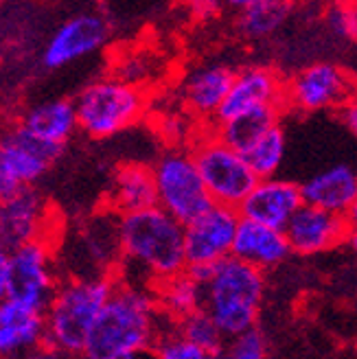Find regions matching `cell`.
Here are the masks:
<instances>
[{
  "label": "cell",
  "mask_w": 357,
  "mask_h": 359,
  "mask_svg": "<svg viewBox=\"0 0 357 359\" xmlns=\"http://www.w3.org/2000/svg\"><path fill=\"white\" fill-rule=\"evenodd\" d=\"M235 75L226 66L198 68L184 83V99L193 112L204 116H217L233 88Z\"/></svg>",
  "instance_id": "22"
},
{
  "label": "cell",
  "mask_w": 357,
  "mask_h": 359,
  "mask_svg": "<svg viewBox=\"0 0 357 359\" xmlns=\"http://www.w3.org/2000/svg\"><path fill=\"white\" fill-rule=\"evenodd\" d=\"M329 25L335 33L357 40V5H337L329 11Z\"/></svg>",
  "instance_id": "30"
},
{
  "label": "cell",
  "mask_w": 357,
  "mask_h": 359,
  "mask_svg": "<svg viewBox=\"0 0 357 359\" xmlns=\"http://www.w3.org/2000/svg\"><path fill=\"white\" fill-rule=\"evenodd\" d=\"M283 232L288 237L292 252L309 257L327 252L346 241L351 228L342 215L302 204Z\"/></svg>",
  "instance_id": "14"
},
{
  "label": "cell",
  "mask_w": 357,
  "mask_h": 359,
  "mask_svg": "<svg viewBox=\"0 0 357 359\" xmlns=\"http://www.w3.org/2000/svg\"><path fill=\"white\" fill-rule=\"evenodd\" d=\"M226 353L233 359H267V344L261 331L250 329L226 342Z\"/></svg>",
  "instance_id": "28"
},
{
  "label": "cell",
  "mask_w": 357,
  "mask_h": 359,
  "mask_svg": "<svg viewBox=\"0 0 357 359\" xmlns=\"http://www.w3.org/2000/svg\"><path fill=\"white\" fill-rule=\"evenodd\" d=\"M353 99V81L342 68L333 64L307 66L285 88V105L302 112L325 107H342Z\"/></svg>",
  "instance_id": "12"
},
{
  "label": "cell",
  "mask_w": 357,
  "mask_h": 359,
  "mask_svg": "<svg viewBox=\"0 0 357 359\" xmlns=\"http://www.w3.org/2000/svg\"><path fill=\"white\" fill-rule=\"evenodd\" d=\"M42 346H46L44 313L0 300V359H20Z\"/></svg>",
  "instance_id": "17"
},
{
  "label": "cell",
  "mask_w": 357,
  "mask_h": 359,
  "mask_svg": "<svg viewBox=\"0 0 357 359\" xmlns=\"http://www.w3.org/2000/svg\"><path fill=\"white\" fill-rule=\"evenodd\" d=\"M204 311L230 339L255 329L261 311L265 278L263 272L235 257L213 267L210 278L202 285Z\"/></svg>",
  "instance_id": "4"
},
{
  "label": "cell",
  "mask_w": 357,
  "mask_h": 359,
  "mask_svg": "<svg viewBox=\"0 0 357 359\" xmlns=\"http://www.w3.org/2000/svg\"><path fill=\"white\" fill-rule=\"evenodd\" d=\"M290 255H292V248L283 230H274L257 222L241 219L237 237H235V245H233L235 259L263 272L267 267L278 265Z\"/></svg>",
  "instance_id": "19"
},
{
  "label": "cell",
  "mask_w": 357,
  "mask_h": 359,
  "mask_svg": "<svg viewBox=\"0 0 357 359\" xmlns=\"http://www.w3.org/2000/svg\"><path fill=\"white\" fill-rule=\"evenodd\" d=\"M79 130L90 138H110L134 125L145 112L142 90L121 77L88 83L75 99Z\"/></svg>",
  "instance_id": "5"
},
{
  "label": "cell",
  "mask_w": 357,
  "mask_h": 359,
  "mask_svg": "<svg viewBox=\"0 0 357 359\" xmlns=\"http://www.w3.org/2000/svg\"><path fill=\"white\" fill-rule=\"evenodd\" d=\"M108 202L119 217L158 206L154 167L142 163H125L116 167L108 191Z\"/></svg>",
  "instance_id": "18"
},
{
  "label": "cell",
  "mask_w": 357,
  "mask_h": 359,
  "mask_svg": "<svg viewBox=\"0 0 357 359\" xmlns=\"http://www.w3.org/2000/svg\"><path fill=\"white\" fill-rule=\"evenodd\" d=\"M156 302L169 320L180 322L204 307V290L189 272L163 280L156 290Z\"/></svg>",
  "instance_id": "24"
},
{
  "label": "cell",
  "mask_w": 357,
  "mask_h": 359,
  "mask_svg": "<svg viewBox=\"0 0 357 359\" xmlns=\"http://www.w3.org/2000/svg\"><path fill=\"white\" fill-rule=\"evenodd\" d=\"M340 116H342V123L346 125V130L353 136H357V99L355 97L340 107Z\"/></svg>",
  "instance_id": "32"
},
{
  "label": "cell",
  "mask_w": 357,
  "mask_h": 359,
  "mask_svg": "<svg viewBox=\"0 0 357 359\" xmlns=\"http://www.w3.org/2000/svg\"><path fill=\"white\" fill-rule=\"evenodd\" d=\"M302 204L305 202H302L300 184L270 177L261 180L252 193L245 197L239 206V215L241 219L257 222L274 230H285Z\"/></svg>",
  "instance_id": "15"
},
{
  "label": "cell",
  "mask_w": 357,
  "mask_h": 359,
  "mask_svg": "<svg viewBox=\"0 0 357 359\" xmlns=\"http://www.w3.org/2000/svg\"><path fill=\"white\" fill-rule=\"evenodd\" d=\"M119 359H160V353H158V346H145V348H140V351H134L130 355H123Z\"/></svg>",
  "instance_id": "34"
},
{
  "label": "cell",
  "mask_w": 357,
  "mask_h": 359,
  "mask_svg": "<svg viewBox=\"0 0 357 359\" xmlns=\"http://www.w3.org/2000/svg\"><path fill=\"white\" fill-rule=\"evenodd\" d=\"M121 259L138 267L145 290L187 272L184 226L160 206L119 219Z\"/></svg>",
  "instance_id": "1"
},
{
  "label": "cell",
  "mask_w": 357,
  "mask_h": 359,
  "mask_svg": "<svg viewBox=\"0 0 357 359\" xmlns=\"http://www.w3.org/2000/svg\"><path fill=\"white\" fill-rule=\"evenodd\" d=\"M346 243L351 245V250L357 255V228H353L351 232H349V239H346Z\"/></svg>",
  "instance_id": "36"
},
{
  "label": "cell",
  "mask_w": 357,
  "mask_h": 359,
  "mask_svg": "<svg viewBox=\"0 0 357 359\" xmlns=\"http://www.w3.org/2000/svg\"><path fill=\"white\" fill-rule=\"evenodd\" d=\"M9 259H11V248L7 245V241L3 237H0V300H5V294H7Z\"/></svg>",
  "instance_id": "31"
},
{
  "label": "cell",
  "mask_w": 357,
  "mask_h": 359,
  "mask_svg": "<svg viewBox=\"0 0 357 359\" xmlns=\"http://www.w3.org/2000/svg\"><path fill=\"white\" fill-rule=\"evenodd\" d=\"M285 88H288V83L270 68L252 66L239 70L220 114L215 116V123H226L239 114L270 105L288 107L285 105Z\"/></svg>",
  "instance_id": "13"
},
{
  "label": "cell",
  "mask_w": 357,
  "mask_h": 359,
  "mask_svg": "<svg viewBox=\"0 0 357 359\" xmlns=\"http://www.w3.org/2000/svg\"><path fill=\"white\" fill-rule=\"evenodd\" d=\"M46 226L48 206L33 187L18 191L0 202V237L11 250L33 241H44Z\"/></svg>",
  "instance_id": "16"
},
{
  "label": "cell",
  "mask_w": 357,
  "mask_h": 359,
  "mask_svg": "<svg viewBox=\"0 0 357 359\" xmlns=\"http://www.w3.org/2000/svg\"><path fill=\"white\" fill-rule=\"evenodd\" d=\"M344 219H346V224H349V228H351V230H353V228H357V197H355V200H353L351 208L346 210Z\"/></svg>",
  "instance_id": "35"
},
{
  "label": "cell",
  "mask_w": 357,
  "mask_h": 359,
  "mask_svg": "<svg viewBox=\"0 0 357 359\" xmlns=\"http://www.w3.org/2000/svg\"><path fill=\"white\" fill-rule=\"evenodd\" d=\"M158 206L189 226L215 206L191 151H165L154 165Z\"/></svg>",
  "instance_id": "6"
},
{
  "label": "cell",
  "mask_w": 357,
  "mask_h": 359,
  "mask_svg": "<svg viewBox=\"0 0 357 359\" xmlns=\"http://www.w3.org/2000/svg\"><path fill=\"white\" fill-rule=\"evenodd\" d=\"M58 287L60 283L55 267H53V252L46 241H33L11 250L5 294L7 300L44 313Z\"/></svg>",
  "instance_id": "9"
},
{
  "label": "cell",
  "mask_w": 357,
  "mask_h": 359,
  "mask_svg": "<svg viewBox=\"0 0 357 359\" xmlns=\"http://www.w3.org/2000/svg\"><path fill=\"white\" fill-rule=\"evenodd\" d=\"M241 224L237 208L215 204L202 217L184 226L187 263L195 265H217L220 261L233 257L235 237Z\"/></svg>",
  "instance_id": "11"
},
{
  "label": "cell",
  "mask_w": 357,
  "mask_h": 359,
  "mask_svg": "<svg viewBox=\"0 0 357 359\" xmlns=\"http://www.w3.org/2000/svg\"><path fill=\"white\" fill-rule=\"evenodd\" d=\"M283 110L285 107L270 105V107H261V110L239 114L226 123H217V130L213 134H215L222 142H226L228 147H233L235 151L243 154L270 130L278 128V118H281Z\"/></svg>",
  "instance_id": "23"
},
{
  "label": "cell",
  "mask_w": 357,
  "mask_h": 359,
  "mask_svg": "<svg viewBox=\"0 0 357 359\" xmlns=\"http://www.w3.org/2000/svg\"><path fill=\"white\" fill-rule=\"evenodd\" d=\"M64 147L48 145L25 132L20 125L0 134V202L22 189H31L50 165L62 156Z\"/></svg>",
  "instance_id": "8"
},
{
  "label": "cell",
  "mask_w": 357,
  "mask_h": 359,
  "mask_svg": "<svg viewBox=\"0 0 357 359\" xmlns=\"http://www.w3.org/2000/svg\"><path fill=\"white\" fill-rule=\"evenodd\" d=\"M191 154L213 202L220 206L239 210L245 197L261 182L243 156L228 147L215 134L204 136Z\"/></svg>",
  "instance_id": "7"
},
{
  "label": "cell",
  "mask_w": 357,
  "mask_h": 359,
  "mask_svg": "<svg viewBox=\"0 0 357 359\" xmlns=\"http://www.w3.org/2000/svg\"><path fill=\"white\" fill-rule=\"evenodd\" d=\"M116 290L110 276H77L60 283L46 318V346L68 357H81L97 320Z\"/></svg>",
  "instance_id": "3"
},
{
  "label": "cell",
  "mask_w": 357,
  "mask_h": 359,
  "mask_svg": "<svg viewBox=\"0 0 357 359\" xmlns=\"http://www.w3.org/2000/svg\"><path fill=\"white\" fill-rule=\"evenodd\" d=\"M110 38V22L99 11H81L64 20L42 50V64L50 70L64 68L93 55Z\"/></svg>",
  "instance_id": "10"
},
{
  "label": "cell",
  "mask_w": 357,
  "mask_h": 359,
  "mask_svg": "<svg viewBox=\"0 0 357 359\" xmlns=\"http://www.w3.org/2000/svg\"><path fill=\"white\" fill-rule=\"evenodd\" d=\"M156 346H158L160 359H208V353L189 344L187 339H182L175 333V329L160 337Z\"/></svg>",
  "instance_id": "29"
},
{
  "label": "cell",
  "mask_w": 357,
  "mask_h": 359,
  "mask_svg": "<svg viewBox=\"0 0 357 359\" xmlns=\"http://www.w3.org/2000/svg\"><path fill=\"white\" fill-rule=\"evenodd\" d=\"M175 333L182 339H187L189 344L202 348L208 355L224 351L226 339H228L204 309L195 311L193 316H189L180 322H175Z\"/></svg>",
  "instance_id": "27"
},
{
  "label": "cell",
  "mask_w": 357,
  "mask_h": 359,
  "mask_svg": "<svg viewBox=\"0 0 357 359\" xmlns=\"http://www.w3.org/2000/svg\"><path fill=\"white\" fill-rule=\"evenodd\" d=\"M300 191L305 204L344 217L357 197V175L346 165H335L309 177L305 184H300Z\"/></svg>",
  "instance_id": "21"
},
{
  "label": "cell",
  "mask_w": 357,
  "mask_h": 359,
  "mask_svg": "<svg viewBox=\"0 0 357 359\" xmlns=\"http://www.w3.org/2000/svg\"><path fill=\"white\" fill-rule=\"evenodd\" d=\"M283 154H285V134L278 125V128L270 130L263 138H259L241 156L259 180H270L274 177V173L283 163Z\"/></svg>",
  "instance_id": "26"
},
{
  "label": "cell",
  "mask_w": 357,
  "mask_h": 359,
  "mask_svg": "<svg viewBox=\"0 0 357 359\" xmlns=\"http://www.w3.org/2000/svg\"><path fill=\"white\" fill-rule=\"evenodd\" d=\"M292 11L290 3L281 0H252L241 3L237 13V31L248 40H261L272 35Z\"/></svg>",
  "instance_id": "25"
},
{
  "label": "cell",
  "mask_w": 357,
  "mask_h": 359,
  "mask_svg": "<svg viewBox=\"0 0 357 359\" xmlns=\"http://www.w3.org/2000/svg\"><path fill=\"white\" fill-rule=\"evenodd\" d=\"M20 359H77V357H68V355H62V353L53 351L48 346H42V348L33 351V353H29V355H25Z\"/></svg>",
  "instance_id": "33"
},
{
  "label": "cell",
  "mask_w": 357,
  "mask_h": 359,
  "mask_svg": "<svg viewBox=\"0 0 357 359\" xmlns=\"http://www.w3.org/2000/svg\"><path fill=\"white\" fill-rule=\"evenodd\" d=\"M18 125L29 132L33 138H38L48 145L66 147L68 138L79 130L75 101L70 99H50L38 105L29 107L20 116Z\"/></svg>",
  "instance_id": "20"
},
{
  "label": "cell",
  "mask_w": 357,
  "mask_h": 359,
  "mask_svg": "<svg viewBox=\"0 0 357 359\" xmlns=\"http://www.w3.org/2000/svg\"><path fill=\"white\" fill-rule=\"evenodd\" d=\"M208 359H233L228 353H226V348L224 351H220V353H213V355H208Z\"/></svg>",
  "instance_id": "37"
},
{
  "label": "cell",
  "mask_w": 357,
  "mask_h": 359,
  "mask_svg": "<svg viewBox=\"0 0 357 359\" xmlns=\"http://www.w3.org/2000/svg\"><path fill=\"white\" fill-rule=\"evenodd\" d=\"M163 320L156 294L116 283V290L103 307L93 335L79 359H119L163 337Z\"/></svg>",
  "instance_id": "2"
}]
</instances>
